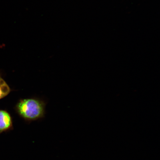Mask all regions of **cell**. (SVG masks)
I'll list each match as a JSON object with an SVG mask.
<instances>
[{
	"mask_svg": "<svg viewBox=\"0 0 160 160\" xmlns=\"http://www.w3.org/2000/svg\"><path fill=\"white\" fill-rule=\"evenodd\" d=\"M16 110L25 121L31 122L42 118L45 114V105L42 102L35 99L21 100L17 104Z\"/></svg>",
	"mask_w": 160,
	"mask_h": 160,
	"instance_id": "cell-1",
	"label": "cell"
},
{
	"mask_svg": "<svg viewBox=\"0 0 160 160\" xmlns=\"http://www.w3.org/2000/svg\"><path fill=\"white\" fill-rule=\"evenodd\" d=\"M13 129L12 118L5 110H0V134Z\"/></svg>",
	"mask_w": 160,
	"mask_h": 160,
	"instance_id": "cell-2",
	"label": "cell"
},
{
	"mask_svg": "<svg viewBox=\"0 0 160 160\" xmlns=\"http://www.w3.org/2000/svg\"><path fill=\"white\" fill-rule=\"evenodd\" d=\"M11 91L7 83L0 77V99L3 98L9 94Z\"/></svg>",
	"mask_w": 160,
	"mask_h": 160,
	"instance_id": "cell-3",
	"label": "cell"
}]
</instances>
